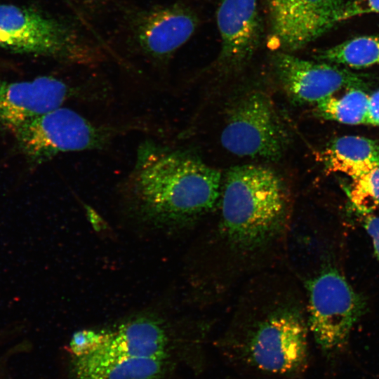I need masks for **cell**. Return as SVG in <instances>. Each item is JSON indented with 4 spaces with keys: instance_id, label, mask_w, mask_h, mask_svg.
<instances>
[{
    "instance_id": "1",
    "label": "cell",
    "mask_w": 379,
    "mask_h": 379,
    "mask_svg": "<svg viewBox=\"0 0 379 379\" xmlns=\"http://www.w3.org/2000/svg\"><path fill=\"white\" fill-rule=\"evenodd\" d=\"M220 185V171L195 156L145 140L138 148L126 187L143 217L167 225L210 211L219 197Z\"/></svg>"
},
{
    "instance_id": "2",
    "label": "cell",
    "mask_w": 379,
    "mask_h": 379,
    "mask_svg": "<svg viewBox=\"0 0 379 379\" xmlns=\"http://www.w3.org/2000/svg\"><path fill=\"white\" fill-rule=\"evenodd\" d=\"M222 224L229 241L242 250H253L281 230L289 196L283 178L259 164L231 168L222 189Z\"/></svg>"
},
{
    "instance_id": "3",
    "label": "cell",
    "mask_w": 379,
    "mask_h": 379,
    "mask_svg": "<svg viewBox=\"0 0 379 379\" xmlns=\"http://www.w3.org/2000/svg\"><path fill=\"white\" fill-rule=\"evenodd\" d=\"M0 48L76 64L100 58L97 48L71 23L32 7L0 3Z\"/></svg>"
},
{
    "instance_id": "4",
    "label": "cell",
    "mask_w": 379,
    "mask_h": 379,
    "mask_svg": "<svg viewBox=\"0 0 379 379\" xmlns=\"http://www.w3.org/2000/svg\"><path fill=\"white\" fill-rule=\"evenodd\" d=\"M220 140L237 156L275 161L288 149L291 135L270 97L251 90L227 107Z\"/></svg>"
},
{
    "instance_id": "5",
    "label": "cell",
    "mask_w": 379,
    "mask_h": 379,
    "mask_svg": "<svg viewBox=\"0 0 379 379\" xmlns=\"http://www.w3.org/2000/svg\"><path fill=\"white\" fill-rule=\"evenodd\" d=\"M13 132L25 155L41 163L62 153L102 148L117 134V129L94 124L79 112L62 106Z\"/></svg>"
},
{
    "instance_id": "6",
    "label": "cell",
    "mask_w": 379,
    "mask_h": 379,
    "mask_svg": "<svg viewBox=\"0 0 379 379\" xmlns=\"http://www.w3.org/2000/svg\"><path fill=\"white\" fill-rule=\"evenodd\" d=\"M309 328L326 352L345 345L364 310V302L345 277L328 268L307 283Z\"/></svg>"
},
{
    "instance_id": "7",
    "label": "cell",
    "mask_w": 379,
    "mask_h": 379,
    "mask_svg": "<svg viewBox=\"0 0 379 379\" xmlns=\"http://www.w3.org/2000/svg\"><path fill=\"white\" fill-rule=\"evenodd\" d=\"M307 354V331L294 310L277 311L262 321L245 348V357L256 368L286 374L300 368Z\"/></svg>"
},
{
    "instance_id": "8",
    "label": "cell",
    "mask_w": 379,
    "mask_h": 379,
    "mask_svg": "<svg viewBox=\"0 0 379 379\" xmlns=\"http://www.w3.org/2000/svg\"><path fill=\"white\" fill-rule=\"evenodd\" d=\"M124 20L135 48L156 61L169 58L190 39L198 23L194 13L180 4L128 9Z\"/></svg>"
},
{
    "instance_id": "9",
    "label": "cell",
    "mask_w": 379,
    "mask_h": 379,
    "mask_svg": "<svg viewBox=\"0 0 379 379\" xmlns=\"http://www.w3.org/2000/svg\"><path fill=\"white\" fill-rule=\"evenodd\" d=\"M272 62L281 87L299 104H317L342 88H357L364 83L346 69L299 58L286 51L275 53Z\"/></svg>"
},
{
    "instance_id": "10",
    "label": "cell",
    "mask_w": 379,
    "mask_h": 379,
    "mask_svg": "<svg viewBox=\"0 0 379 379\" xmlns=\"http://www.w3.org/2000/svg\"><path fill=\"white\" fill-rule=\"evenodd\" d=\"M221 49L217 67L225 74L246 65L260 47L263 25L257 0H222L217 11Z\"/></svg>"
},
{
    "instance_id": "11",
    "label": "cell",
    "mask_w": 379,
    "mask_h": 379,
    "mask_svg": "<svg viewBox=\"0 0 379 379\" xmlns=\"http://www.w3.org/2000/svg\"><path fill=\"white\" fill-rule=\"evenodd\" d=\"M75 90L55 77L0 83V126L15 131L27 122L63 106Z\"/></svg>"
},
{
    "instance_id": "12",
    "label": "cell",
    "mask_w": 379,
    "mask_h": 379,
    "mask_svg": "<svg viewBox=\"0 0 379 379\" xmlns=\"http://www.w3.org/2000/svg\"><path fill=\"white\" fill-rule=\"evenodd\" d=\"M168 338L159 321L139 317L108 331L104 345L95 352L139 358L166 359Z\"/></svg>"
},
{
    "instance_id": "13",
    "label": "cell",
    "mask_w": 379,
    "mask_h": 379,
    "mask_svg": "<svg viewBox=\"0 0 379 379\" xmlns=\"http://www.w3.org/2000/svg\"><path fill=\"white\" fill-rule=\"evenodd\" d=\"M350 0H297L284 36V51L300 49L332 27Z\"/></svg>"
},
{
    "instance_id": "14",
    "label": "cell",
    "mask_w": 379,
    "mask_h": 379,
    "mask_svg": "<svg viewBox=\"0 0 379 379\" xmlns=\"http://www.w3.org/2000/svg\"><path fill=\"white\" fill-rule=\"evenodd\" d=\"M165 359L94 352L75 357L73 373L76 379H158Z\"/></svg>"
},
{
    "instance_id": "15",
    "label": "cell",
    "mask_w": 379,
    "mask_h": 379,
    "mask_svg": "<svg viewBox=\"0 0 379 379\" xmlns=\"http://www.w3.org/2000/svg\"><path fill=\"white\" fill-rule=\"evenodd\" d=\"M329 171L343 173L352 179L379 166V145L359 136H343L335 140L324 154Z\"/></svg>"
},
{
    "instance_id": "16",
    "label": "cell",
    "mask_w": 379,
    "mask_h": 379,
    "mask_svg": "<svg viewBox=\"0 0 379 379\" xmlns=\"http://www.w3.org/2000/svg\"><path fill=\"white\" fill-rule=\"evenodd\" d=\"M318 58L356 68L379 64V37H357L321 51Z\"/></svg>"
},
{
    "instance_id": "17",
    "label": "cell",
    "mask_w": 379,
    "mask_h": 379,
    "mask_svg": "<svg viewBox=\"0 0 379 379\" xmlns=\"http://www.w3.org/2000/svg\"><path fill=\"white\" fill-rule=\"evenodd\" d=\"M369 96L357 88H351L340 98L333 96L317 103L321 117L348 124H367Z\"/></svg>"
},
{
    "instance_id": "18",
    "label": "cell",
    "mask_w": 379,
    "mask_h": 379,
    "mask_svg": "<svg viewBox=\"0 0 379 379\" xmlns=\"http://www.w3.org/2000/svg\"><path fill=\"white\" fill-rule=\"evenodd\" d=\"M350 200L359 213L367 215L379 206V166L353 179Z\"/></svg>"
},
{
    "instance_id": "19",
    "label": "cell",
    "mask_w": 379,
    "mask_h": 379,
    "mask_svg": "<svg viewBox=\"0 0 379 379\" xmlns=\"http://www.w3.org/2000/svg\"><path fill=\"white\" fill-rule=\"evenodd\" d=\"M108 331L81 330L75 332L69 341V352L75 357H81L97 352L106 342Z\"/></svg>"
},
{
    "instance_id": "20",
    "label": "cell",
    "mask_w": 379,
    "mask_h": 379,
    "mask_svg": "<svg viewBox=\"0 0 379 379\" xmlns=\"http://www.w3.org/2000/svg\"><path fill=\"white\" fill-rule=\"evenodd\" d=\"M274 34L281 41L297 0H265Z\"/></svg>"
},
{
    "instance_id": "21",
    "label": "cell",
    "mask_w": 379,
    "mask_h": 379,
    "mask_svg": "<svg viewBox=\"0 0 379 379\" xmlns=\"http://www.w3.org/2000/svg\"><path fill=\"white\" fill-rule=\"evenodd\" d=\"M368 13H379V0H352L347 4L336 23Z\"/></svg>"
},
{
    "instance_id": "22",
    "label": "cell",
    "mask_w": 379,
    "mask_h": 379,
    "mask_svg": "<svg viewBox=\"0 0 379 379\" xmlns=\"http://www.w3.org/2000/svg\"><path fill=\"white\" fill-rule=\"evenodd\" d=\"M364 226L371 239L375 254L379 259V217L373 215H366Z\"/></svg>"
},
{
    "instance_id": "23",
    "label": "cell",
    "mask_w": 379,
    "mask_h": 379,
    "mask_svg": "<svg viewBox=\"0 0 379 379\" xmlns=\"http://www.w3.org/2000/svg\"><path fill=\"white\" fill-rule=\"evenodd\" d=\"M367 124L379 126V91L369 97Z\"/></svg>"
}]
</instances>
